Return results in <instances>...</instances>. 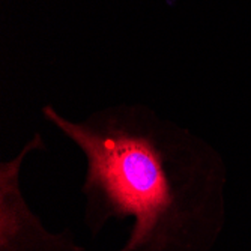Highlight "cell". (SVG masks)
Returning <instances> with one entry per match:
<instances>
[{"label": "cell", "instance_id": "6da1fadb", "mask_svg": "<svg viewBox=\"0 0 251 251\" xmlns=\"http://www.w3.org/2000/svg\"><path fill=\"white\" fill-rule=\"evenodd\" d=\"M44 119L86 158L84 224L94 238L132 220L118 251H209L224 224L226 170L217 151L188 128L142 104H119L71 121Z\"/></svg>", "mask_w": 251, "mask_h": 251}, {"label": "cell", "instance_id": "7a4b0ae2", "mask_svg": "<svg viewBox=\"0 0 251 251\" xmlns=\"http://www.w3.org/2000/svg\"><path fill=\"white\" fill-rule=\"evenodd\" d=\"M35 151H47L39 132L12 159L0 164V251H84L71 230L50 232L23 196L21 169Z\"/></svg>", "mask_w": 251, "mask_h": 251}]
</instances>
